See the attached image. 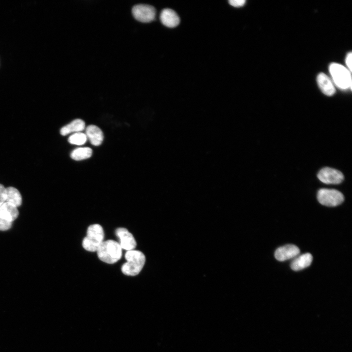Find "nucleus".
I'll list each match as a JSON object with an SVG mask.
<instances>
[{
    "label": "nucleus",
    "instance_id": "obj_3",
    "mask_svg": "<svg viewBox=\"0 0 352 352\" xmlns=\"http://www.w3.org/2000/svg\"><path fill=\"white\" fill-rule=\"evenodd\" d=\"M104 237L103 227L99 224L92 225L88 229L87 236L83 240V247L87 251H96L104 242Z\"/></svg>",
    "mask_w": 352,
    "mask_h": 352
},
{
    "label": "nucleus",
    "instance_id": "obj_13",
    "mask_svg": "<svg viewBox=\"0 0 352 352\" xmlns=\"http://www.w3.org/2000/svg\"><path fill=\"white\" fill-rule=\"evenodd\" d=\"M312 261V255L309 253H305L296 257L291 264V267L295 271H301L309 267Z\"/></svg>",
    "mask_w": 352,
    "mask_h": 352
},
{
    "label": "nucleus",
    "instance_id": "obj_20",
    "mask_svg": "<svg viewBox=\"0 0 352 352\" xmlns=\"http://www.w3.org/2000/svg\"><path fill=\"white\" fill-rule=\"evenodd\" d=\"M12 222L0 218V230L6 231L12 228Z\"/></svg>",
    "mask_w": 352,
    "mask_h": 352
},
{
    "label": "nucleus",
    "instance_id": "obj_16",
    "mask_svg": "<svg viewBox=\"0 0 352 352\" xmlns=\"http://www.w3.org/2000/svg\"><path fill=\"white\" fill-rule=\"evenodd\" d=\"M6 202L11 204L17 208L20 207L22 199L20 192L14 187L7 188V199Z\"/></svg>",
    "mask_w": 352,
    "mask_h": 352
},
{
    "label": "nucleus",
    "instance_id": "obj_4",
    "mask_svg": "<svg viewBox=\"0 0 352 352\" xmlns=\"http://www.w3.org/2000/svg\"><path fill=\"white\" fill-rule=\"evenodd\" d=\"M330 72L334 84L342 90L352 87V77L349 71L343 66L332 63L330 66Z\"/></svg>",
    "mask_w": 352,
    "mask_h": 352
},
{
    "label": "nucleus",
    "instance_id": "obj_7",
    "mask_svg": "<svg viewBox=\"0 0 352 352\" xmlns=\"http://www.w3.org/2000/svg\"><path fill=\"white\" fill-rule=\"evenodd\" d=\"M134 18L142 23H149L155 19L156 11L150 5L140 4L134 6L132 9Z\"/></svg>",
    "mask_w": 352,
    "mask_h": 352
},
{
    "label": "nucleus",
    "instance_id": "obj_1",
    "mask_svg": "<svg viewBox=\"0 0 352 352\" xmlns=\"http://www.w3.org/2000/svg\"><path fill=\"white\" fill-rule=\"evenodd\" d=\"M127 262L122 266V272L125 275L134 277L141 272L145 263L144 254L139 250L127 251L125 255Z\"/></svg>",
    "mask_w": 352,
    "mask_h": 352
},
{
    "label": "nucleus",
    "instance_id": "obj_6",
    "mask_svg": "<svg viewBox=\"0 0 352 352\" xmlns=\"http://www.w3.org/2000/svg\"><path fill=\"white\" fill-rule=\"evenodd\" d=\"M317 177L322 183L328 185L339 184L344 180V176L340 171L330 167L320 170Z\"/></svg>",
    "mask_w": 352,
    "mask_h": 352
},
{
    "label": "nucleus",
    "instance_id": "obj_14",
    "mask_svg": "<svg viewBox=\"0 0 352 352\" xmlns=\"http://www.w3.org/2000/svg\"><path fill=\"white\" fill-rule=\"evenodd\" d=\"M19 215L18 211L16 207L7 202L0 207V218L13 222Z\"/></svg>",
    "mask_w": 352,
    "mask_h": 352
},
{
    "label": "nucleus",
    "instance_id": "obj_18",
    "mask_svg": "<svg viewBox=\"0 0 352 352\" xmlns=\"http://www.w3.org/2000/svg\"><path fill=\"white\" fill-rule=\"evenodd\" d=\"M87 140L86 134L79 132L70 136L68 141L71 144L81 145L86 143Z\"/></svg>",
    "mask_w": 352,
    "mask_h": 352
},
{
    "label": "nucleus",
    "instance_id": "obj_8",
    "mask_svg": "<svg viewBox=\"0 0 352 352\" xmlns=\"http://www.w3.org/2000/svg\"><path fill=\"white\" fill-rule=\"evenodd\" d=\"M116 234L120 241L122 248L130 251L135 249L137 246V242L133 235L126 229L120 228L116 230Z\"/></svg>",
    "mask_w": 352,
    "mask_h": 352
},
{
    "label": "nucleus",
    "instance_id": "obj_5",
    "mask_svg": "<svg viewBox=\"0 0 352 352\" xmlns=\"http://www.w3.org/2000/svg\"><path fill=\"white\" fill-rule=\"evenodd\" d=\"M317 199L321 205L334 207L341 205L344 200L343 195L335 190L320 189L317 193Z\"/></svg>",
    "mask_w": 352,
    "mask_h": 352
},
{
    "label": "nucleus",
    "instance_id": "obj_10",
    "mask_svg": "<svg viewBox=\"0 0 352 352\" xmlns=\"http://www.w3.org/2000/svg\"><path fill=\"white\" fill-rule=\"evenodd\" d=\"M160 20L164 26L170 28L177 27L180 22V18L177 14L169 9H164L161 12Z\"/></svg>",
    "mask_w": 352,
    "mask_h": 352
},
{
    "label": "nucleus",
    "instance_id": "obj_15",
    "mask_svg": "<svg viewBox=\"0 0 352 352\" xmlns=\"http://www.w3.org/2000/svg\"><path fill=\"white\" fill-rule=\"evenodd\" d=\"M85 128V123L81 119H76L62 128L60 130V134L62 136H66L73 132L79 133L83 131Z\"/></svg>",
    "mask_w": 352,
    "mask_h": 352
},
{
    "label": "nucleus",
    "instance_id": "obj_2",
    "mask_svg": "<svg viewBox=\"0 0 352 352\" xmlns=\"http://www.w3.org/2000/svg\"><path fill=\"white\" fill-rule=\"evenodd\" d=\"M97 252L101 260L110 264L117 262L122 256V248L120 244L111 240L103 242Z\"/></svg>",
    "mask_w": 352,
    "mask_h": 352
},
{
    "label": "nucleus",
    "instance_id": "obj_9",
    "mask_svg": "<svg viewBox=\"0 0 352 352\" xmlns=\"http://www.w3.org/2000/svg\"><path fill=\"white\" fill-rule=\"evenodd\" d=\"M300 253L299 248L294 245H287L278 248L275 257L279 261H285L297 257Z\"/></svg>",
    "mask_w": 352,
    "mask_h": 352
},
{
    "label": "nucleus",
    "instance_id": "obj_19",
    "mask_svg": "<svg viewBox=\"0 0 352 352\" xmlns=\"http://www.w3.org/2000/svg\"><path fill=\"white\" fill-rule=\"evenodd\" d=\"M7 189L1 184H0V207L6 201Z\"/></svg>",
    "mask_w": 352,
    "mask_h": 352
},
{
    "label": "nucleus",
    "instance_id": "obj_12",
    "mask_svg": "<svg viewBox=\"0 0 352 352\" xmlns=\"http://www.w3.org/2000/svg\"><path fill=\"white\" fill-rule=\"evenodd\" d=\"M87 138L94 146H99L103 142L104 136L102 130L96 125L88 126L86 130Z\"/></svg>",
    "mask_w": 352,
    "mask_h": 352
},
{
    "label": "nucleus",
    "instance_id": "obj_21",
    "mask_svg": "<svg viewBox=\"0 0 352 352\" xmlns=\"http://www.w3.org/2000/svg\"><path fill=\"white\" fill-rule=\"evenodd\" d=\"M229 4L235 8H240L244 6L246 2L245 0H230Z\"/></svg>",
    "mask_w": 352,
    "mask_h": 352
},
{
    "label": "nucleus",
    "instance_id": "obj_22",
    "mask_svg": "<svg viewBox=\"0 0 352 352\" xmlns=\"http://www.w3.org/2000/svg\"><path fill=\"white\" fill-rule=\"evenodd\" d=\"M352 54L351 53H350L348 54L346 58V64L350 71H352Z\"/></svg>",
    "mask_w": 352,
    "mask_h": 352
},
{
    "label": "nucleus",
    "instance_id": "obj_17",
    "mask_svg": "<svg viewBox=\"0 0 352 352\" xmlns=\"http://www.w3.org/2000/svg\"><path fill=\"white\" fill-rule=\"evenodd\" d=\"M93 153L89 147L79 148L74 150L70 154L71 158L75 160H81L90 158Z\"/></svg>",
    "mask_w": 352,
    "mask_h": 352
},
{
    "label": "nucleus",
    "instance_id": "obj_11",
    "mask_svg": "<svg viewBox=\"0 0 352 352\" xmlns=\"http://www.w3.org/2000/svg\"><path fill=\"white\" fill-rule=\"evenodd\" d=\"M317 83L322 93L327 96H332L335 92L334 85L330 78L325 74L320 73L317 76Z\"/></svg>",
    "mask_w": 352,
    "mask_h": 352
}]
</instances>
